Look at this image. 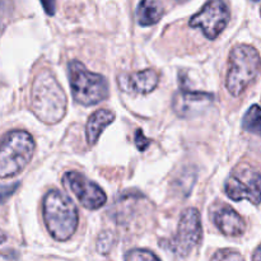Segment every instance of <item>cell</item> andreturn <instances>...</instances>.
<instances>
[{
	"instance_id": "obj_14",
	"label": "cell",
	"mask_w": 261,
	"mask_h": 261,
	"mask_svg": "<svg viewBox=\"0 0 261 261\" xmlns=\"http://www.w3.org/2000/svg\"><path fill=\"white\" fill-rule=\"evenodd\" d=\"M163 4L161 0H140L137 9V19L142 27H149L160 22L163 17Z\"/></svg>"
},
{
	"instance_id": "obj_12",
	"label": "cell",
	"mask_w": 261,
	"mask_h": 261,
	"mask_svg": "<svg viewBox=\"0 0 261 261\" xmlns=\"http://www.w3.org/2000/svg\"><path fill=\"white\" fill-rule=\"evenodd\" d=\"M213 222L222 233L229 237L241 236L245 233L246 228L244 218L228 205L223 206L214 213Z\"/></svg>"
},
{
	"instance_id": "obj_9",
	"label": "cell",
	"mask_w": 261,
	"mask_h": 261,
	"mask_svg": "<svg viewBox=\"0 0 261 261\" xmlns=\"http://www.w3.org/2000/svg\"><path fill=\"white\" fill-rule=\"evenodd\" d=\"M63 184L88 211H97L106 203L107 196L105 191L81 173L66 172L63 177Z\"/></svg>"
},
{
	"instance_id": "obj_22",
	"label": "cell",
	"mask_w": 261,
	"mask_h": 261,
	"mask_svg": "<svg viewBox=\"0 0 261 261\" xmlns=\"http://www.w3.org/2000/svg\"><path fill=\"white\" fill-rule=\"evenodd\" d=\"M176 2H178V3H184V2H188V0H176Z\"/></svg>"
},
{
	"instance_id": "obj_6",
	"label": "cell",
	"mask_w": 261,
	"mask_h": 261,
	"mask_svg": "<svg viewBox=\"0 0 261 261\" xmlns=\"http://www.w3.org/2000/svg\"><path fill=\"white\" fill-rule=\"evenodd\" d=\"M203 240V227H201L200 213L196 209L189 208L181 216L178 222L177 232L171 240L162 242L161 246L176 257L189 256Z\"/></svg>"
},
{
	"instance_id": "obj_16",
	"label": "cell",
	"mask_w": 261,
	"mask_h": 261,
	"mask_svg": "<svg viewBox=\"0 0 261 261\" xmlns=\"http://www.w3.org/2000/svg\"><path fill=\"white\" fill-rule=\"evenodd\" d=\"M114 242L115 236L111 232H102L98 237V241H97V250H98L99 254L107 255L111 251Z\"/></svg>"
},
{
	"instance_id": "obj_1",
	"label": "cell",
	"mask_w": 261,
	"mask_h": 261,
	"mask_svg": "<svg viewBox=\"0 0 261 261\" xmlns=\"http://www.w3.org/2000/svg\"><path fill=\"white\" fill-rule=\"evenodd\" d=\"M65 92L50 71H42L35 78L31 88V110L38 120L47 125L58 124L66 114Z\"/></svg>"
},
{
	"instance_id": "obj_17",
	"label": "cell",
	"mask_w": 261,
	"mask_h": 261,
	"mask_svg": "<svg viewBox=\"0 0 261 261\" xmlns=\"http://www.w3.org/2000/svg\"><path fill=\"white\" fill-rule=\"evenodd\" d=\"M125 260H158L160 257L154 254V252L149 251V250H130L126 252L124 256Z\"/></svg>"
},
{
	"instance_id": "obj_11",
	"label": "cell",
	"mask_w": 261,
	"mask_h": 261,
	"mask_svg": "<svg viewBox=\"0 0 261 261\" xmlns=\"http://www.w3.org/2000/svg\"><path fill=\"white\" fill-rule=\"evenodd\" d=\"M160 83V75L153 69H145V70L137 71L133 74H125L120 75L119 86L124 91L130 93L147 94L152 92Z\"/></svg>"
},
{
	"instance_id": "obj_5",
	"label": "cell",
	"mask_w": 261,
	"mask_h": 261,
	"mask_svg": "<svg viewBox=\"0 0 261 261\" xmlns=\"http://www.w3.org/2000/svg\"><path fill=\"white\" fill-rule=\"evenodd\" d=\"M71 93L76 103L93 106L109 97V83L101 74L89 71L81 61L73 60L68 64Z\"/></svg>"
},
{
	"instance_id": "obj_4",
	"label": "cell",
	"mask_w": 261,
	"mask_h": 261,
	"mask_svg": "<svg viewBox=\"0 0 261 261\" xmlns=\"http://www.w3.org/2000/svg\"><path fill=\"white\" fill-rule=\"evenodd\" d=\"M35 153V140L32 135L23 130L7 133L0 147V176L13 177L22 172Z\"/></svg>"
},
{
	"instance_id": "obj_15",
	"label": "cell",
	"mask_w": 261,
	"mask_h": 261,
	"mask_svg": "<svg viewBox=\"0 0 261 261\" xmlns=\"http://www.w3.org/2000/svg\"><path fill=\"white\" fill-rule=\"evenodd\" d=\"M242 127L251 134L261 138V107L257 105L250 107L242 120Z\"/></svg>"
},
{
	"instance_id": "obj_10",
	"label": "cell",
	"mask_w": 261,
	"mask_h": 261,
	"mask_svg": "<svg viewBox=\"0 0 261 261\" xmlns=\"http://www.w3.org/2000/svg\"><path fill=\"white\" fill-rule=\"evenodd\" d=\"M213 101L214 94L206 93V92L189 91L186 87H181L180 91L173 97L172 106L178 116L191 117L200 114Z\"/></svg>"
},
{
	"instance_id": "obj_21",
	"label": "cell",
	"mask_w": 261,
	"mask_h": 261,
	"mask_svg": "<svg viewBox=\"0 0 261 261\" xmlns=\"http://www.w3.org/2000/svg\"><path fill=\"white\" fill-rule=\"evenodd\" d=\"M252 259L254 260H261V245L255 250L254 255H252Z\"/></svg>"
},
{
	"instance_id": "obj_13",
	"label": "cell",
	"mask_w": 261,
	"mask_h": 261,
	"mask_svg": "<svg viewBox=\"0 0 261 261\" xmlns=\"http://www.w3.org/2000/svg\"><path fill=\"white\" fill-rule=\"evenodd\" d=\"M115 120V114L110 110H98L89 116L86 126V138L89 145H94L98 142L103 130L112 124Z\"/></svg>"
},
{
	"instance_id": "obj_18",
	"label": "cell",
	"mask_w": 261,
	"mask_h": 261,
	"mask_svg": "<svg viewBox=\"0 0 261 261\" xmlns=\"http://www.w3.org/2000/svg\"><path fill=\"white\" fill-rule=\"evenodd\" d=\"M242 255L233 250H221L213 256V260H241Z\"/></svg>"
},
{
	"instance_id": "obj_8",
	"label": "cell",
	"mask_w": 261,
	"mask_h": 261,
	"mask_svg": "<svg viewBox=\"0 0 261 261\" xmlns=\"http://www.w3.org/2000/svg\"><path fill=\"white\" fill-rule=\"evenodd\" d=\"M229 19L231 10L226 0H208L189 23L193 28L203 31L209 40H214L227 27Z\"/></svg>"
},
{
	"instance_id": "obj_23",
	"label": "cell",
	"mask_w": 261,
	"mask_h": 261,
	"mask_svg": "<svg viewBox=\"0 0 261 261\" xmlns=\"http://www.w3.org/2000/svg\"><path fill=\"white\" fill-rule=\"evenodd\" d=\"M260 12H261V9H260Z\"/></svg>"
},
{
	"instance_id": "obj_3",
	"label": "cell",
	"mask_w": 261,
	"mask_h": 261,
	"mask_svg": "<svg viewBox=\"0 0 261 261\" xmlns=\"http://www.w3.org/2000/svg\"><path fill=\"white\" fill-rule=\"evenodd\" d=\"M261 70L259 51L250 45H239L229 54L226 87L233 97H239L256 79Z\"/></svg>"
},
{
	"instance_id": "obj_7",
	"label": "cell",
	"mask_w": 261,
	"mask_h": 261,
	"mask_svg": "<svg viewBox=\"0 0 261 261\" xmlns=\"http://www.w3.org/2000/svg\"><path fill=\"white\" fill-rule=\"evenodd\" d=\"M224 191L232 200H249L257 205L261 203V172L250 167L237 168L226 181Z\"/></svg>"
},
{
	"instance_id": "obj_2",
	"label": "cell",
	"mask_w": 261,
	"mask_h": 261,
	"mask_svg": "<svg viewBox=\"0 0 261 261\" xmlns=\"http://www.w3.org/2000/svg\"><path fill=\"white\" fill-rule=\"evenodd\" d=\"M42 216L46 228L56 241H68L79 223L78 209L75 204L58 190L46 194L42 204Z\"/></svg>"
},
{
	"instance_id": "obj_19",
	"label": "cell",
	"mask_w": 261,
	"mask_h": 261,
	"mask_svg": "<svg viewBox=\"0 0 261 261\" xmlns=\"http://www.w3.org/2000/svg\"><path fill=\"white\" fill-rule=\"evenodd\" d=\"M149 144H150V139L145 138L144 133H143L140 129H138L137 132H135V145H137L138 149H139L140 152H143V150H145L148 147H149Z\"/></svg>"
},
{
	"instance_id": "obj_20",
	"label": "cell",
	"mask_w": 261,
	"mask_h": 261,
	"mask_svg": "<svg viewBox=\"0 0 261 261\" xmlns=\"http://www.w3.org/2000/svg\"><path fill=\"white\" fill-rule=\"evenodd\" d=\"M42 4L43 10L46 12L47 15L55 14V8H56V0H40Z\"/></svg>"
}]
</instances>
